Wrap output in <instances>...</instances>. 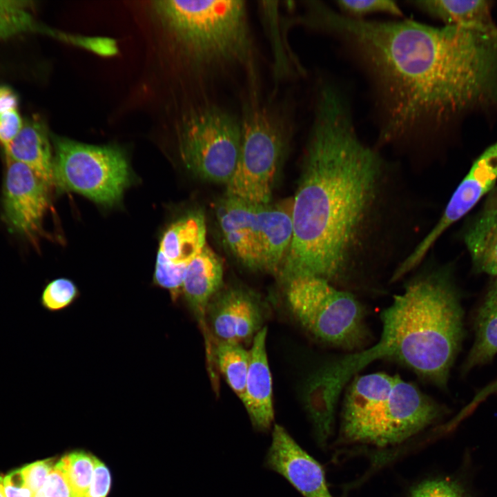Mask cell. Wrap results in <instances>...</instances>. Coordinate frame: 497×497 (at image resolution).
Segmentation results:
<instances>
[{
    "label": "cell",
    "mask_w": 497,
    "mask_h": 497,
    "mask_svg": "<svg viewBox=\"0 0 497 497\" xmlns=\"http://www.w3.org/2000/svg\"><path fill=\"white\" fill-rule=\"evenodd\" d=\"M425 210L400 166L359 138L340 90L323 85L291 203L283 282L314 276L340 288L393 275L428 232Z\"/></svg>",
    "instance_id": "cell-1"
},
{
    "label": "cell",
    "mask_w": 497,
    "mask_h": 497,
    "mask_svg": "<svg viewBox=\"0 0 497 497\" xmlns=\"http://www.w3.org/2000/svg\"><path fill=\"white\" fill-rule=\"evenodd\" d=\"M307 22L340 40L368 77L379 114V147L409 153L414 162L454 116L497 98L496 25L356 19L320 1Z\"/></svg>",
    "instance_id": "cell-2"
},
{
    "label": "cell",
    "mask_w": 497,
    "mask_h": 497,
    "mask_svg": "<svg viewBox=\"0 0 497 497\" xmlns=\"http://www.w3.org/2000/svg\"><path fill=\"white\" fill-rule=\"evenodd\" d=\"M420 269L380 313L382 331L370 348L333 359L308 378L315 397L335 407L342 389L372 362L391 360L446 389L465 336L461 295L453 266L422 262Z\"/></svg>",
    "instance_id": "cell-3"
},
{
    "label": "cell",
    "mask_w": 497,
    "mask_h": 497,
    "mask_svg": "<svg viewBox=\"0 0 497 497\" xmlns=\"http://www.w3.org/2000/svg\"><path fill=\"white\" fill-rule=\"evenodd\" d=\"M155 7L206 91L238 70L255 84V48L244 1H159Z\"/></svg>",
    "instance_id": "cell-4"
},
{
    "label": "cell",
    "mask_w": 497,
    "mask_h": 497,
    "mask_svg": "<svg viewBox=\"0 0 497 497\" xmlns=\"http://www.w3.org/2000/svg\"><path fill=\"white\" fill-rule=\"evenodd\" d=\"M443 413L440 405L397 375H362L346 389L341 437L348 443L386 447L413 436Z\"/></svg>",
    "instance_id": "cell-5"
},
{
    "label": "cell",
    "mask_w": 497,
    "mask_h": 497,
    "mask_svg": "<svg viewBox=\"0 0 497 497\" xmlns=\"http://www.w3.org/2000/svg\"><path fill=\"white\" fill-rule=\"evenodd\" d=\"M241 119L240 150L226 184V195L253 204H267L287 149L291 123L280 107L262 102L257 91L251 92Z\"/></svg>",
    "instance_id": "cell-6"
},
{
    "label": "cell",
    "mask_w": 497,
    "mask_h": 497,
    "mask_svg": "<svg viewBox=\"0 0 497 497\" xmlns=\"http://www.w3.org/2000/svg\"><path fill=\"white\" fill-rule=\"evenodd\" d=\"M285 284L289 309L317 340L348 351L364 345V311L351 292L314 276L295 277Z\"/></svg>",
    "instance_id": "cell-7"
},
{
    "label": "cell",
    "mask_w": 497,
    "mask_h": 497,
    "mask_svg": "<svg viewBox=\"0 0 497 497\" xmlns=\"http://www.w3.org/2000/svg\"><path fill=\"white\" fill-rule=\"evenodd\" d=\"M242 137L241 117L211 101H202L184 119L180 155L199 178L226 184L236 167Z\"/></svg>",
    "instance_id": "cell-8"
},
{
    "label": "cell",
    "mask_w": 497,
    "mask_h": 497,
    "mask_svg": "<svg viewBox=\"0 0 497 497\" xmlns=\"http://www.w3.org/2000/svg\"><path fill=\"white\" fill-rule=\"evenodd\" d=\"M53 144L54 184L104 205L113 204L121 198L130 173L119 149L62 137L55 138Z\"/></svg>",
    "instance_id": "cell-9"
},
{
    "label": "cell",
    "mask_w": 497,
    "mask_h": 497,
    "mask_svg": "<svg viewBox=\"0 0 497 497\" xmlns=\"http://www.w3.org/2000/svg\"><path fill=\"white\" fill-rule=\"evenodd\" d=\"M497 180V142L487 147L473 162L460 182L438 222L430 228L410 255L394 273L396 282L414 271L426 258L435 242L455 222L465 215L493 188Z\"/></svg>",
    "instance_id": "cell-10"
},
{
    "label": "cell",
    "mask_w": 497,
    "mask_h": 497,
    "mask_svg": "<svg viewBox=\"0 0 497 497\" xmlns=\"http://www.w3.org/2000/svg\"><path fill=\"white\" fill-rule=\"evenodd\" d=\"M48 188L30 168L6 158L2 215L12 232L32 242L37 239L49 208Z\"/></svg>",
    "instance_id": "cell-11"
},
{
    "label": "cell",
    "mask_w": 497,
    "mask_h": 497,
    "mask_svg": "<svg viewBox=\"0 0 497 497\" xmlns=\"http://www.w3.org/2000/svg\"><path fill=\"white\" fill-rule=\"evenodd\" d=\"M216 340L237 342L250 340L261 330L264 313L260 299L250 291L231 287L218 291L207 311Z\"/></svg>",
    "instance_id": "cell-12"
},
{
    "label": "cell",
    "mask_w": 497,
    "mask_h": 497,
    "mask_svg": "<svg viewBox=\"0 0 497 497\" xmlns=\"http://www.w3.org/2000/svg\"><path fill=\"white\" fill-rule=\"evenodd\" d=\"M266 466L285 478L304 497H333L323 468L279 425H275Z\"/></svg>",
    "instance_id": "cell-13"
},
{
    "label": "cell",
    "mask_w": 497,
    "mask_h": 497,
    "mask_svg": "<svg viewBox=\"0 0 497 497\" xmlns=\"http://www.w3.org/2000/svg\"><path fill=\"white\" fill-rule=\"evenodd\" d=\"M217 218L224 242L236 259L251 270L263 271L255 204L225 195L218 204Z\"/></svg>",
    "instance_id": "cell-14"
},
{
    "label": "cell",
    "mask_w": 497,
    "mask_h": 497,
    "mask_svg": "<svg viewBox=\"0 0 497 497\" xmlns=\"http://www.w3.org/2000/svg\"><path fill=\"white\" fill-rule=\"evenodd\" d=\"M222 280V260L206 245L188 264L182 286L188 308L203 332L208 360L213 358V341L208 337L207 311L210 302L220 291Z\"/></svg>",
    "instance_id": "cell-15"
},
{
    "label": "cell",
    "mask_w": 497,
    "mask_h": 497,
    "mask_svg": "<svg viewBox=\"0 0 497 497\" xmlns=\"http://www.w3.org/2000/svg\"><path fill=\"white\" fill-rule=\"evenodd\" d=\"M264 327L253 338L249 350V366L241 399L253 426L259 431L269 430L274 419L272 376L270 371Z\"/></svg>",
    "instance_id": "cell-16"
},
{
    "label": "cell",
    "mask_w": 497,
    "mask_h": 497,
    "mask_svg": "<svg viewBox=\"0 0 497 497\" xmlns=\"http://www.w3.org/2000/svg\"><path fill=\"white\" fill-rule=\"evenodd\" d=\"M462 238L475 273L497 275V187L464 228Z\"/></svg>",
    "instance_id": "cell-17"
},
{
    "label": "cell",
    "mask_w": 497,
    "mask_h": 497,
    "mask_svg": "<svg viewBox=\"0 0 497 497\" xmlns=\"http://www.w3.org/2000/svg\"><path fill=\"white\" fill-rule=\"evenodd\" d=\"M255 215L262 251L263 271L279 272L293 236L291 204H255Z\"/></svg>",
    "instance_id": "cell-18"
},
{
    "label": "cell",
    "mask_w": 497,
    "mask_h": 497,
    "mask_svg": "<svg viewBox=\"0 0 497 497\" xmlns=\"http://www.w3.org/2000/svg\"><path fill=\"white\" fill-rule=\"evenodd\" d=\"M3 149L6 158L30 168L49 187L54 184L51 146L41 121L31 119L23 122L21 131Z\"/></svg>",
    "instance_id": "cell-19"
},
{
    "label": "cell",
    "mask_w": 497,
    "mask_h": 497,
    "mask_svg": "<svg viewBox=\"0 0 497 497\" xmlns=\"http://www.w3.org/2000/svg\"><path fill=\"white\" fill-rule=\"evenodd\" d=\"M205 217L199 211L188 213L173 222L164 233L159 249L176 264H188L206 246Z\"/></svg>",
    "instance_id": "cell-20"
},
{
    "label": "cell",
    "mask_w": 497,
    "mask_h": 497,
    "mask_svg": "<svg viewBox=\"0 0 497 497\" xmlns=\"http://www.w3.org/2000/svg\"><path fill=\"white\" fill-rule=\"evenodd\" d=\"M474 340L462 366V373L490 362L497 355V288L490 283L474 322Z\"/></svg>",
    "instance_id": "cell-21"
},
{
    "label": "cell",
    "mask_w": 497,
    "mask_h": 497,
    "mask_svg": "<svg viewBox=\"0 0 497 497\" xmlns=\"http://www.w3.org/2000/svg\"><path fill=\"white\" fill-rule=\"evenodd\" d=\"M411 3L445 26L481 28L494 25L487 1L418 0Z\"/></svg>",
    "instance_id": "cell-22"
},
{
    "label": "cell",
    "mask_w": 497,
    "mask_h": 497,
    "mask_svg": "<svg viewBox=\"0 0 497 497\" xmlns=\"http://www.w3.org/2000/svg\"><path fill=\"white\" fill-rule=\"evenodd\" d=\"M213 351L214 362L229 387L241 400L249 366V351L240 343L216 340Z\"/></svg>",
    "instance_id": "cell-23"
},
{
    "label": "cell",
    "mask_w": 497,
    "mask_h": 497,
    "mask_svg": "<svg viewBox=\"0 0 497 497\" xmlns=\"http://www.w3.org/2000/svg\"><path fill=\"white\" fill-rule=\"evenodd\" d=\"M30 1L0 0V40L23 33L55 32L41 26L29 11Z\"/></svg>",
    "instance_id": "cell-24"
},
{
    "label": "cell",
    "mask_w": 497,
    "mask_h": 497,
    "mask_svg": "<svg viewBox=\"0 0 497 497\" xmlns=\"http://www.w3.org/2000/svg\"><path fill=\"white\" fill-rule=\"evenodd\" d=\"M63 458L72 497H84L92 480L96 458L84 451L72 452Z\"/></svg>",
    "instance_id": "cell-25"
},
{
    "label": "cell",
    "mask_w": 497,
    "mask_h": 497,
    "mask_svg": "<svg viewBox=\"0 0 497 497\" xmlns=\"http://www.w3.org/2000/svg\"><path fill=\"white\" fill-rule=\"evenodd\" d=\"M76 284L66 277H57L49 281L40 295L39 303L50 313L62 311L70 306L79 297Z\"/></svg>",
    "instance_id": "cell-26"
},
{
    "label": "cell",
    "mask_w": 497,
    "mask_h": 497,
    "mask_svg": "<svg viewBox=\"0 0 497 497\" xmlns=\"http://www.w3.org/2000/svg\"><path fill=\"white\" fill-rule=\"evenodd\" d=\"M188 264L171 262L159 251L157 255L153 282L166 289L173 302L182 294V286Z\"/></svg>",
    "instance_id": "cell-27"
},
{
    "label": "cell",
    "mask_w": 497,
    "mask_h": 497,
    "mask_svg": "<svg viewBox=\"0 0 497 497\" xmlns=\"http://www.w3.org/2000/svg\"><path fill=\"white\" fill-rule=\"evenodd\" d=\"M408 497H473L470 487L458 478H437L417 485Z\"/></svg>",
    "instance_id": "cell-28"
},
{
    "label": "cell",
    "mask_w": 497,
    "mask_h": 497,
    "mask_svg": "<svg viewBox=\"0 0 497 497\" xmlns=\"http://www.w3.org/2000/svg\"><path fill=\"white\" fill-rule=\"evenodd\" d=\"M336 6L343 15L356 19L376 13H384L393 16L402 15V10L393 1L390 0H339Z\"/></svg>",
    "instance_id": "cell-29"
},
{
    "label": "cell",
    "mask_w": 497,
    "mask_h": 497,
    "mask_svg": "<svg viewBox=\"0 0 497 497\" xmlns=\"http://www.w3.org/2000/svg\"><path fill=\"white\" fill-rule=\"evenodd\" d=\"M32 497H72L63 457L55 464L44 484Z\"/></svg>",
    "instance_id": "cell-30"
},
{
    "label": "cell",
    "mask_w": 497,
    "mask_h": 497,
    "mask_svg": "<svg viewBox=\"0 0 497 497\" xmlns=\"http://www.w3.org/2000/svg\"><path fill=\"white\" fill-rule=\"evenodd\" d=\"M54 465L52 459H46L21 467L26 483L33 495L41 488Z\"/></svg>",
    "instance_id": "cell-31"
},
{
    "label": "cell",
    "mask_w": 497,
    "mask_h": 497,
    "mask_svg": "<svg viewBox=\"0 0 497 497\" xmlns=\"http://www.w3.org/2000/svg\"><path fill=\"white\" fill-rule=\"evenodd\" d=\"M23 121L17 109L0 112V144L8 146L21 131Z\"/></svg>",
    "instance_id": "cell-32"
},
{
    "label": "cell",
    "mask_w": 497,
    "mask_h": 497,
    "mask_svg": "<svg viewBox=\"0 0 497 497\" xmlns=\"http://www.w3.org/2000/svg\"><path fill=\"white\" fill-rule=\"evenodd\" d=\"M0 487L5 497L33 496L26 483L21 468L3 476L0 482Z\"/></svg>",
    "instance_id": "cell-33"
},
{
    "label": "cell",
    "mask_w": 497,
    "mask_h": 497,
    "mask_svg": "<svg viewBox=\"0 0 497 497\" xmlns=\"http://www.w3.org/2000/svg\"><path fill=\"white\" fill-rule=\"evenodd\" d=\"M110 483V474L108 467L101 460L95 458L92 480L84 497H106Z\"/></svg>",
    "instance_id": "cell-34"
},
{
    "label": "cell",
    "mask_w": 497,
    "mask_h": 497,
    "mask_svg": "<svg viewBox=\"0 0 497 497\" xmlns=\"http://www.w3.org/2000/svg\"><path fill=\"white\" fill-rule=\"evenodd\" d=\"M18 98L9 87L0 86V112L17 109Z\"/></svg>",
    "instance_id": "cell-35"
},
{
    "label": "cell",
    "mask_w": 497,
    "mask_h": 497,
    "mask_svg": "<svg viewBox=\"0 0 497 497\" xmlns=\"http://www.w3.org/2000/svg\"><path fill=\"white\" fill-rule=\"evenodd\" d=\"M2 477L3 476L0 475V482H1ZM0 497H5L1 491V487H0Z\"/></svg>",
    "instance_id": "cell-36"
},
{
    "label": "cell",
    "mask_w": 497,
    "mask_h": 497,
    "mask_svg": "<svg viewBox=\"0 0 497 497\" xmlns=\"http://www.w3.org/2000/svg\"><path fill=\"white\" fill-rule=\"evenodd\" d=\"M495 278H496V281H497V275H496V276H495Z\"/></svg>",
    "instance_id": "cell-37"
}]
</instances>
